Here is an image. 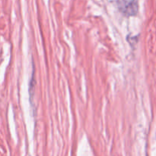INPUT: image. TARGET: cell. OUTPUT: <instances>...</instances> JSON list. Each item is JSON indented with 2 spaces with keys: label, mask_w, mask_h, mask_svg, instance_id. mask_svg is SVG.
<instances>
[{
  "label": "cell",
  "mask_w": 156,
  "mask_h": 156,
  "mask_svg": "<svg viewBox=\"0 0 156 156\" xmlns=\"http://www.w3.org/2000/svg\"><path fill=\"white\" fill-rule=\"evenodd\" d=\"M120 10L126 15H135L138 11V4L136 1H122L119 4Z\"/></svg>",
  "instance_id": "cell-1"
}]
</instances>
